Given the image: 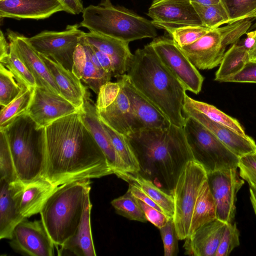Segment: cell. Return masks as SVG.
Instances as JSON below:
<instances>
[{"instance_id":"obj_1","label":"cell","mask_w":256,"mask_h":256,"mask_svg":"<svg viewBox=\"0 0 256 256\" xmlns=\"http://www.w3.org/2000/svg\"><path fill=\"white\" fill-rule=\"evenodd\" d=\"M44 129V178L52 185L114 174L79 111L55 120Z\"/></svg>"},{"instance_id":"obj_2","label":"cell","mask_w":256,"mask_h":256,"mask_svg":"<svg viewBox=\"0 0 256 256\" xmlns=\"http://www.w3.org/2000/svg\"><path fill=\"white\" fill-rule=\"evenodd\" d=\"M126 137L138 162V174L172 196L184 166L194 160L183 128H146Z\"/></svg>"},{"instance_id":"obj_3","label":"cell","mask_w":256,"mask_h":256,"mask_svg":"<svg viewBox=\"0 0 256 256\" xmlns=\"http://www.w3.org/2000/svg\"><path fill=\"white\" fill-rule=\"evenodd\" d=\"M126 72L134 86L171 124L183 128L186 90L150 44L136 50Z\"/></svg>"},{"instance_id":"obj_4","label":"cell","mask_w":256,"mask_h":256,"mask_svg":"<svg viewBox=\"0 0 256 256\" xmlns=\"http://www.w3.org/2000/svg\"><path fill=\"white\" fill-rule=\"evenodd\" d=\"M90 179H82L57 186L48 198L40 214L54 246L61 247L76 231L86 198L90 190Z\"/></svg>"},{"instance_id":"obj_5","label":"cell","mask_w":256,"mask_h":256,"mask_svg":"<svg viewBox=\"0 0 256 256\" xmlns=\"http://www.w3.org/2000/svg\"><path fill=\"white\" fill-rule=\"evenodd\" d=\"M44 128H38L26 113L0 130L5 133L18 176L24 185L44 178L46 166Z\"/></svg>"},{"instance_id":"obj_6","label":"cell","mask_w":256,"mask_h":256,"mask_svg":"<svg viewBox=\"0 0 256 256\" xmlns=\"http://www.w3.org/2000/svg\"><path fill=\"white\" fill-rule=\"evenodd\" d=\"M82 16L80 26L126 42L157 36L152 21L123 6H114L110 0L84 8Z\"/></svg>"},{"instance_id":"obj_7","label":"cell","mask_w":256,"mask_h":256,"mask_svg":"<svg viewBox=\"0 0 256 256\" xmlns=\"http://www.w3.org/2000/svg\"><path fill=\"white\" fill-rule=\"evenodd\" d=\"M252 22L242 20L210 30L194 43L180 47L199 70H210L220 64L226 48L237 43L249 30Z\"/></svg>"},{"instance_id":"obj_8","label":"cell","mask_w":256,"mask_h":256,"mask_svg":"<svg viewBox=\"0 0 256 256\" xmlns=\"http://www.w3.org/2000/svg\"><path fill=\"white\" fill-rule=\"evenodd\" d=\"M183 128L194 160L207 174L238 168L240 158L196 120L186 116Z\"/></svg>"},{"instance_id":"obj_9","label":"cell","mask_w":256,"mask_h":256,"mask_svg":"<svg viewBox=\"0 0 256 256\" xmlns=\"http://www.w3.org/2000/svg\"><path fill=\"white\" fill-rule=\"evenodd\" d=\"M206 179V172L194 160L186 163L179 176L172 194L174 202L172 218L179 240H184L189 236L196 198Z\"/></svg>"},{"instance_id":"obj_10","label":"cell","mask_w":256,"mask_h":256,"mask_svg":"<svg viewBox=\"0 0 256 256\" xmlns=\"http://www.w3.org/2000/svg\"><path fill=\"white\" fill-rule=\"evenodd\" d=\"M95 105L101 121L114 130L124 136L134 131L132 106L120 79L101 87Z\"/></svg>"},{"instance_id":"obj_11","label":"cell","mask_w":256,"mask_h":256,"mask_svg":"<svg viewBox=\"0 0 256 256\" xmlns=\"http://www.w3.org/2000/svg\"><path fill=\"white\" fill-rule=\"evenodd\" d=\"M80 26L74 24L68 25L62 31L44 30L28 38V40L38 54L72 71L74 54L84 33Z\"/></svg>"},{"instance_id":"obj_12","label":"cell","mask_w":256,"mask_h":256,"mask_svg":"<svg viewBox=\"0 0 256 256\" xmlns=\"http://www.w3.org/2000/svg\"><path fill=\"white\" fill-rule=\"evenodd\" d=\"M149 44L186 90L195 94L200 92L204 77L172 38L165 36L156 37Z\"/></svg>"},{"instance_id":"obj_13","label":"cell","mask_w":256,"mask_h":256,"mask_svg":"<svg viewBox=\"0 0 256 256\" xmlns=\"http://www.w3.org/2000/svg\"><path fill=\"white\" fill-rule=\"evenodd\" d=\"M206 180L215 202L217 218L226 223L232 222L236 194L244 183L240 178L237 168L208 173Z\"/></svg>"},{"instance_id":"obj_14","label":"cell","mask_w":256,"mask_h":256,"mask_svg":"<svg viewBox=\"0 0 256 256\" xmlns=\"http://www.w3.org/2000/svg\"><path fill=\"white\" fill-rule=\"evenodd\" d=\"M10 244L16 252L30 256H53L54 244L42 220L27 218L14 228Z\"/></svg>"},{"instance_id":"obj_15","label":"cell","mask_w":256,"mask_h":256,"mask_svg":"<svg viewBox=\"0 0 256 256\" xmlns=\"http://www.w3.org/2000/svg\"><path fill=\"white\" fill-rule=\"evenodd\" d=\"M147 14L156 28L164 30L184 26H202L190 0H154Z\"/></svg>"},{"instance_id":"obj_16","label":"cell","mask_w":256,"mask_h":256,"mask_svg":"<svg viewBox=\"0 0 256 256\" xmlns=\"http://www.w3.org/2000/svg\"><path fill=\"white\" fill-rule=\"evenodd\" d=\"M78 110L60 94L36 86L26 114L38 128H44L55 120Z\"/></svg>"},{"instance_id":"obj_17","label":"cell","mask_w":256,"mask_h":256,"mask_svg":"<svg viewBox=\"0 0 256 256\" xmlns=\"http://www.w3.org/2000/svg\"><path fill=\"white\" fill-rule=\"evenodd\" d=\"M78 111L82 121L104 154L114 174L125 180L129 173L116 150L98 116L96 105L90 99L88 93Z\"/></svg>"},{"instance_id":"obj_18","label":"cell","mask_w":256,"mask_h":256,"mask_svg":"<svg viewBox=\"0 0 256 256\" xmlns=\"http://www.w3.org/2000/svg\"><path fill=\"white\" fill-rule=\"evenodd\" d=\"M117 78L122 82L132 106L134 118V131L146 128H164L171 124L167 118L134 86L126 74Z\"/></svg>"},{"instance_id":"obj_19","label":"cell","mask_w":256,"mask_h":256,"mask_svg":"<svg viewBox=\"0 0 256 256\" xmlns=\"http://www.w3.org/2000/svg\"><path fill=\"white\" fill-rule=\"evenodd\" d=\"M25 185L20 181L10 183L0 180V238L10 240L16 226L25 218L20 202Z\"/></svg>"},{"instance_id":"obj_20","label":"cell","mask_w":256,"mask_h":256,"mask_svg":"<svg viewBox=\"0 0 256 256\" xmlns=\"http://www.w3.org/2000/svg\"><path fill=\"white\" fill-rule=\"evenodd\" d=\"M182 111L186 116L194 118L208 130L240 158L256 151V144L248 136L240 134L232 129L214 122L185 102Z\"/></svg>"},{"instance_id":"obj_21","label":"cell","mask_w":256,"mask_h":256,"mask_svg":"<svg viewBox=\"0 0 256 256\" xmlns=\"http://www.w3.org/2000/svg\"><path fill=\"white\" fill-rule=\"evenodd\" d=\"M72 71L97 94L101 87L110 82L112 76L102 67L91 48L82 37L74 54Z\"/></svg>"},{"instance_id":"obj_22","label":"cell","mask_w":256,"mask_h":256,"mask_svg":"<svg viewBox=\"0 0 256 256\" xmlns=\"http://www.w3.org/2000/svg\"><path fill=\"white\" fill-rule=\"evenodd\" d=\"M65 9L58 0H0V17L40 20Z\"/></svg>"},{"instance_id":"obj_23","label":"cell","mask_w":256,"mask_h":256,"mask_svg":"<svg viewBox=\"0 0 256 256\" xmlns=\"http://www.w3.org/2000/svg\"><path fill=\"white\" fill-rule=\"evenodd\" d=\"M8 40L14 42L20 57L34 76L37 86L60 94L46 66L30 44L28 38L12 31L8 32Z\"/></svg>"},{"instance_id":"obj_24","label":"cell","mask_w":256,"mask_h":256,"mask_svg":"<svg viewBox=\"0 0 256 256\" xmlns=\"http://www.w3.org/2000/svg\"><path fill=\"white\" fill-rule=\"evenodd\" d=\"M82 38L110 58L114 68V77L118 78L126 74L133 56L129 42L91 32H84Z\"/></svg>"},{"instance_id":"obj_25","label":"cell","mask_w":256,"mask_h":256,"mask_svg":"<svg viewBox=\"0 0 256 256\" xmlns=\"http://www.w3.org/2000/svg\"><path fill=\"white\" fill-rule=\"evenodd\" d=\"M227 224L216 218L202 226L185 239V254L215 256Z\"/></svg>"},{"instance_id":"obj_26","label":"cell","mask_w":256,"mask_h":256,"mask_svg":"<svg viewBox=\"0 0 256 256\" xmlns=\"http://www.w3.org/2000/svg\"><path fill=\"white\" fill-rule=\"evenodd\" d=\"M39 55L52 76L60 95L79 110L88 93L81 80L72 71L58 62L43 54Z\"/></svg>"},{"instance_id":"obj_27","label":"cell","mask_w":256,"mask_h":256,"mask_svg":"<svg viewBox=\"0 0 256 256\" xmlns=\"http://www.w3.org/2000/svg\"><path fill=\"white\" fill-rule=\"evenodd\" d=\"M92 207L90 194L86 198L80 225L74 234L58 250V255L66 250L78 256L96 255L92 240L90 212Z\"/></svg>"},{"instance_id":"obj_28","label":"cell","mask_w":256,"mask_h":256,"mask_svg":"<svg viewBox=\"0 0 256 256\" xmlns=\"http://www.w3.org/2000/svg\"><path fill=\"white\" fill-rule=\"evenodd\" d=\"M57 186L44 178L25 185L20 202V212L25 218L40 213L48 198Z\"/></svg>"},{"instance_id":"obj_29","label":"cell","mask_w":256,"mask_h":256,"mask_svg":"<svg viewBox=\"0 0 256 256\" xmlns=\"http://www.w3.org/2000/svg\"><path fill=\"white\" fill-rule=\"evenodd\" d=\"M216 218L215 202L206 180L202 186L196 198L192 217L189 236L203 225Z\"/></svg>"},{"instance_id":"obj_30","label":"cell","mask_w":256,"mask_h":256,"mask_svg":"<svg viewBox=\"0 0 256 256\" xmlns=\"http://www.w3.org/2000/svg\"><path fill=\"white\" fill-rule=\"evenodd\" d=\"M249 51L243 44L232 45L224 54L216 72L214 80L222 82L241 70L250 61Z\"/></svg>"},{"instance_id":"obj_31","label":"cell","mask_w":256,"mask_h":256,"mask_svg":"<svg viewBox=\"0 0 256 256\" xmlns=\"http://www.w3.org/2000/svg\"><path fill=\"white\" fill-rule=\"evenodd\" d=\"M126 181L136 184L162 210L169 218L174 214V202L172 196L156 186L152 181L139 174H128Z\"/></svg>"},{"instance_id":"obj_32","label":"cell","mask_w":256,"mask_h":256,"mask_svg":"<svg viewBox=\"0 0 256 256\" xmlns=\"http://www.w3.org/2000/svg\"><path fill=\"white\" fill-rule=\"evenodd\" d=\"M34 88L22 86L20 94L3 106L0 113V130L8 126L18 117L26 114L32 96Z\"/></svg>"},{"instance_id":"obj_33","label":"cell","mask_w":256,"mask_h":256,"mask_svg":"<svg viewBox=\"0 0 256 256\" xmlns=\"http://www.w3.org/2000/svg\"><path fill=\"white\" fill-rule=\"evenodd\" d=\"M184 102L214 122L232 129L240 134L244 136H247L242 125L236 119L229 116L214 106L192 99L188 95L186 96Z\"/></svg>"},{"instance_id":"obj_34","label":"cell","mask_w":256,"mask_h":256,"mask_svg":"<svg viewBox=\"0 0 256 256\" xmlns=\"http://www.w3.org/2000/svg\"><path fill=\"white\" fill-rule=\"evenodd\" d=\"M9 41L8 55L6 58L0 62L4 64L12 72L20 86L27 88L37 86L34 76L20 57L14 42L10 40Z\"/></svg>"},{"instance_id":"obj_35","label":"cell","mask_w":256,"mask_h":256,"mask_svg":"<svg viewBox=\"0 0 256 256\" xmlns=\"http://www.w3.org/2000/svg\"><path fill=\"white\" fill-rule=\"evenodd\" d=\"M101 122L108 134L116 150L124 163L126 172L132 174H138L140 171L139 164L126 136L115 132Z\"/></svg>"},{"instance_id":"obj_36","label":"cell","mask_w":256,"mask_h":256,"mask_svg":"<svg viewBox=\"0 0 256 256\" xmlns=\"http://www.w3.org/2000/svg\"><path fill=\"white\" fill-rule=\"evenodd\" d=\"M202 23V26L210 30L229 24V18L220 2L210 5H202L192 2Z\"/></svg>"},{"instance_id":"obj_37","label":"cell","mask_w":256,"mask_h":256,"mask_svg":"<svg viewBox=\"0 0 256 256\" xmlns=\"http://www.w3.org/2000/svg\"><path fill=\"white\" fill-rule=\"evenodd\" d=\"M116 212L130 220L145 222V214L136 200L127 190L126 192L111 202Z\"/></svg>"},{"instance_id":"obj_38","label":"cell","mask_w":256,"mask_h":256,"mask_svg":"<svg viewBox=\"0 0 256 256\" xmlns=\"http://www.w3.org/2000/svg\"><path fill=\"white\" fill-rule=\"evenodd\" d=\"M229 18V24L256 17V0H220Z\"/></svg>"},{"instance_id":"obj_39","label":"cell","mask_w":256,"mask_h":256,"mask_svg":"<svg viewBox=\"0 0 256 256\" xmlns=\"http://www.w3.org/2000/svg\"><path fill=\"white\" fill-rule=\"evenodd\" d=\"M22 86L17 82L12 72L0 64V104L4 106L21 92Z\"/></svg>"},{"instance_id":"obj_40","label":"cell","mask_w":256,"mask_h":256,"mask_svg":"<svg viewBox=\"0 0 256 256\" xmlns=\"http://www.w3.org/2000/svg\"><path fill=\"white\" fill-rule=\"evenodd\" d=\"M10 183L20 181L14 167L8 143L3 130H0V180Z\"/></svg>"},{"instance_id":"obj_41","label":"cell","mask_w":256,"mask_h":256,"mask_svg":"<svg viewBox=\"0 0 256 256\" xmlns=\"http://www.w3.org/2000/svg\"><path fill=\"white\" fill-rule=\"evenodd\" d=\"M210 30L201 26H184L165 30L180 47L194 43Z\"/></svg>"},{"instance_id":"obj_42","label":"cell","mask_w":256,"mask_h":256,"mask_svg":"<svg viewBox=\"0 0 256 256\" xmlns=\"http://www.w3.org/2000/svg\"><path fill=\"white\" fill-rule=\"evenodd\" d=\"M240 244V232L236 224L228 223L215 256H228Z\"/></svg>"},{"instance_id":"obj_43","label":"cell","mask_w":256,"mask_h":256,"mask_svg":"<svg viewBox=\"0 0 256 256\" xmlns=\"http://www.w3.org/2000/svg\"><path fill=\"white\" fill-rule=\"evenodd\" d=\"M159 230L164 244V255L177 256L178 252V238L173 218H169L166 224Z\"/></svg>"},{"instance_id":"obj_44","label":"cell","mask_w":256,"mask_h":256,"mask_svg":"<svg viewBox=\"0 0 256 256\" xmlns=\"http://www.w3.org/2000/svg\"><path fill=\"white\" fill-rule=\"evenodd\" d=\"M238 168L240 176L256 190V151L240 158Z\"/></svg>"},{"instance_id":"obj_45","label":"cell","mask_w":256,"mask_h":256,"mask_svg":"<svg viewBox=\"0 0 256 256\" xmlns=\"http://www.w3.org/2000/svg\"><path fill=\"white\" fill-rule=\"evenodd\" d=\"M222 82L256 83V60H250L241 70Z\"/></svg>"},{"instance_id":"obj_46","label":"cell","mask_w":256,"mask_h":256,"mask_svg":"<svg viewBox=\"0 0 256 256\" xmlns=\"http://www.w3.org/2000/svg\"><path fill=\"white\" fill-rule=\"evenodd\" d=\"M136 200L142 210L147 220L150 222L158 228H160L163 226L168 219L170 218L163 212L150 206L139 200Z\"/></svg>"},{"instance_id":"obj_47","label":"cell","mask_w":256,"mask_h":256,"mask_svg":"<svg viewBox=\"0 0 256 256\" xmlns=\"http://www.w3.org/2000/svg\"><path fill=\"white\" fill-rule=\"evenodd\" d=\"M128 191L135 198L139 200L150 206L163 212L162 210L148 196L135 182H130Z\"/></svg>"},{"instance_id":"obj_48","label":"cell","mask_w":256,"mask_h":256,"mask_svg":"<svg viewBox=\"0 0 256 256\" xmlns=\"http://www.w3.org/2000/svg\"><path fill=\"white\" fill-rule=\"evenodd\" d=\"M96 56L102 67L108 73L114 76V68L110 58L96 48L88 44Z\"/></svg>"},{"instance_id":"obj_49","label":"cell","mask_w":256,"mask_h":256,"mask_svg":"<svg viewBox=\"0 0 256 256\" xmlns=\"http://www.w3.org/2000/svg\"><path fill=\"white\" fill-rule=\"evenodd\" d=\"M63 5L65 12L72 14L82 12L84 8L81 0H58Z\"/></svg>"},{"instance_id":"obj_50","label":"cell","mask_w":256,"mask_h":256,"mask_svg":"<svg viewBox=\"0 0 256 256\" xmlns=\"http://www.w3.org/2000/svg\"><path fill=\"white\" fill-rule=\"evenodd\" d=\"M10 52V43L7 42L2 30L0 34V62L7 58Z\"/></svg>"},{"instance_id":"obj_51","label":"cell","mask_w":256,"mask_h":256,"mask_svg":"<svg viewBox=\"0 0 256 256\" xmlns=\"http://www.w3.org/2000/svg\"><path fill=\"white\" fill-rule=\"evenodd\" d=\"M246 37L245 38L243 44L250 50L254 46L256 39V30L247 32Z\"/></svg>"},{"instance_id":"obj_52","label":"cell","mask_w":256,"mask_h":256,"mask_svg":"<svg viewBox=\"0 0 256 256\" xmlns=\"http://www.w3.org/2000/svg\"><path fill=\"white\" fill-rule=\"evenodd\" d=\"M250 202L256 216V190L250 188Z\"/></svg>"},{"instance_id":"obj_53","label":"cell","mask_w":256,"mask_h":256,"mask_svg":"<svg viewBox=\"0 0 256 256\" xmlns=\"http://www.w3.org/2000/svg\"><path fill=\"white\" fill-rule=\"evenodd\" d=\"M191 2L202 5H210L220 2V0H190Z\"/></svg>"},{"instance_id":"obj_54","label":"cell","mask_w":256,"mask_h":256,"mask_svg":"<svg viewBox=\"0 0 256 256\" xmlns=\"http://www.w3.org/2000/svg\"><path fill=\"white\" fill-rule=\"evenodd\" d=\"M250 60H256V39L252 47L249 51Z\"/></svg>"},{"instance_id":"obj_55","label":"cell","mask_w":256,"mask_h":256,"mask_svg":"<svg viewBox=\"0 0 256 256\" xmlns=\"http://www.w3.org/2000/svg\"></svg>"}]
</instances>
